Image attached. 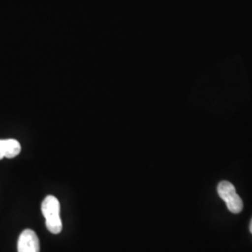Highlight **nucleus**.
<instances>
[{
	"label": "nucleus",
	"instance_id": "nucleus-1",
	"mask_svg": "<svg viewBox=\"0 0 252 252\" xmlns=\"http://www.w3.org/2000/svg\"><path fill=\"white\" fill-rule=\"evenodd\" d=\"M46 220V227L52 234H59L62 231V220L60 218V203L53 195L47 196L41 206Z\"/></svg>",
	"mask_w": 252,
	"mask_h": 252
},
{
	"label": "nucleus",
	"instance_id": "nucleus-2",
	"mask_svg": "<svg viewBox=\"0 0 252 252\" xmlns=\"http://www.w3.org/2000/svg\"><path fill=\"white\" fill-rule=\"evenodd\" d=\"M218 193L227 205V208L234 214H238L243 209V201L237 194L234 185L229 181H221L218 185Z\"/></svg>",
	"mask_w": 252,
	"mask_h": 252
},
{
	"label": "nucleus",
	"instance_id": "nucleus-3",
	"mask_svg": "<svg viewBox=\"0 0 252 252\" xmlns=\"http://www.w3.org/2000/svg\"><path fill=\"white\" fill-rule=\"evenodd\" d=\"M39 240L33 230H25L19 237L18 252H39Z\"/></svg>",
	"mask_w": 252,
	"mask_h": 252
},
{
	"label": "nucleus",
	"instance_id": "nucleus-4",
	"mask_svg": "<svg viewBox=\"0 0 252 252\" xmlns=\"http://www.w3.org/2000/svg\"><path fill=\"white\" fill-rule=\"evenodd\" d=\"M4 146L6 158H14L21 153V145L15 139H5Z\"/></svg>",
	"mask_w": 252,
	"mask_h": 252
},
{
	"label": "nucleus",
	"instance_id": "nucleus-5",
	"mask_svg": "<svg viewBox=\"0 0 252 252\" xmlns=\"http://www.w3.org/2000/svg\"><path fill=\"white\" fill-rule=\"evenodd\" d=\"M5 157V146H4V140L0 139V160Z\"/></svg>",
	"mask_w": 252,
	"mask_h": 252
},
{
	"label": "nucleus",
	"instance_id": "nucleus-6",
	"mask_svg": "<svg viewBox=\"0 0 252 252\" xmlns=\"http://www.w3.org/2000/svg\"><path fill=\"white\" fill-rule=\"evenodd\" d=\"M250 231H251V233L252 234V221H251V224H250Z\"/></svg>",
	"mask_w": 252,
	"mask_h": 252
}]
</instances>
